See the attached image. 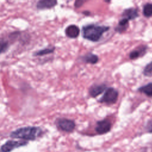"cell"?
Masks as SVG:
<instances>
[{
	"instance_id": "1",
	"label": "cell",
	"mask_w": 152,
	"mask_h": 152,
	"mask_svg": "<svg viewBox=\"0 0 152 152\" xmlns=\"http://www.w3.org/2000/svg\"><path fill=\"white\" fill-rule=\"evenodd\" d=\"M110 27L108 26L99 25L96 23H90L82 26L81 33L83 37L92 42L100 41L104 33L108 31Z\"/></svg>"
},
{
	"instance_id": "2",
	"label": "cell",
	"mask_w": 152,
	"mask_h": 152,
	"mask_svg": "<svg viewBox=\"0 0 152 152\" xmlns=\"http://www.w3.org/2000/svg\"><path fill=\"white\" fill-rule=\"evenodd\" d=\"M42 134L43 130L41 128L38 126H28L19 128L12 131L10 136L12 138H18L24 141H34L42 136Z\"/></svg>"
},
{
	"instance_id": "3",
	"label": "cell",
	"mask_w": 152,
	"mask_h": 152,
	"mask_svg": "<svg viewBox=\"0 0 152 152\" xmlns=\"http://www.w3.org/2000/svg\"><path fill=\"white\" fill-rule=\"evenodd\" d=\"M119 97V91L112 87H109L104 91L103 95L98 100V103L107 105L115 104Z\"/></svg>"
},
{
	"instance_id": "4",
	"label": "cell",
	"mask_w": 152,
	"mask_h": 152,
	"mask_svg": "<svg viewBox=\"0 0 152 152\" xmlns=\"http://www.w3.org/2000/svg\"><path fill=\"white\" fill-rule=\"evenodd\" d=\"M58 129L65 132H72L75 128L76 124L74 120L66 118H57L55 122Z\"/></svg>"
},
{
	"instance_id": "5",
	"label": "cell",
	"mask_w": 152,
	"mask_h": 152,
	"mask_svg": "<svg viewBox=\"0 0 152 152\" xmlns=\"http://www.w3.org/2000/svg\"><path fill=\"white\" fill-rule=\"evenodd\" d=\"M28 144V141L24 140H8L1 147V152H11L15 148L26 146Z\"/></svg>"
},
{
	"instance_id": "6",
	"label": "cell",
	"mask_w": 152,
	"mask_h": 152,
	"mask_svg": "<svg viewBox=\"0 0 152 152\" xmlns=\"http://www.w3.org/2000/svg\"><path fill=\"white\" fill-rule=\"evenodd\" d=\"M112 128V123L107 119L97 121L96 123L94 130L98 135H103L108 133Z\"/></svg>"
},
{
	"instance_id": "7",
	"label": "cell",
	"mask_w": 152,
	"mask_h": 152,
	"mask_svg": "<svg viewBox=\"0 0 152 152\" xmlns=\"http://www.w3.org/2000/svg\"><path fill=\"white\" fill-rule=\"evenodd\" d=\"M108 87L105 83H95L92 84L88 90V94L90 97L95 98L103 93Z\"/></svg>"
},
{
	"instance_id": "8",
	"label": "cell",
	"mask_w": 152,
	"mask_h": 152,
	"mask_svg": "<svg viewBox=\"0 0 152 152\" xmlns=\"http://www.w3.org/2000/svg\"><path fill=\"white\" fill-rule=\"evenodd\" d=\"M148 49V46L147 45H141L131 50L128 55V57L131 60H135L140 58H142L147 53Z\"/></svg>"
},
{
	"instance_id": "9",
	"label": "cell",
	"mask_w": 152,
	"mask_h": 152,
	"mask_svg": "<svg viewBox=\"0 0 152 152\" xmlns=\"http://www.w3.org/2000/svg\"><path fill=\"white\" fill-rule=\"evenodd\" d=\"M138 10L137 8L129 7L124 10L121 14V18H125L127 20L132 21L135 20L139 17Z\"/></svg>"
},
{
	"instance_id": "10",
	"label": "cell",
	"mask_w": 152,
	"mask_h": 152,
	"mask_svg": "<svg viewBox=\"0 0 152 152\" xmlns=\"http://www.w3.org/2000/svg\"><path fill=\"white\" fill-rule=\"evenodd\" d=\"M79 59L84 63L94 65L99 62V58L98 55L90 52L80 56L79 57Z\"/></svg>"
},
{
	"instance_id": "11",
	"label": "cell",
	"mask_w": 152,
	"mask_h": 152,
	"mask_svg": "<svg viewBox=\"0 0 152 152\" xmlns=\"http://www.w3.org/2000/svg\"><path fill=\"white\" fill-rule=\"evenodd\" d=\"M80 33V28L75 24H70L65 30L66 36L70 39H76L78 37Z\"/></svg>"
},
{
	"instance_id": "12",
	"label": "cell",
	"mask_w": 152,
	"mask_h": 152,
	"mask_svg": "<svg viewBox=\"0 0 152 152\" xmlns=\"http://www.w3.org/2000/svg\"><path fill=\"white\" fill-rule=\"evenodd\" d=\"M58 2L55 0H40L36 4V8L38 10L50 9L55 7Z\"/></svg>"
},
{
	"instance_id": "13",
	"label": "cell",
	"mask_w": 152,
	"mask_h": 152,
	"mask_svg": "<svg viewBox=\"0 0 152 152\" xmlns=\"http://www.w3.org/2000/svg\"><path fill=\"white\" fill-rule=\"evenodd\" d=\"M129 27V21L125 18H121L119 21L116 26L115 27L114 30L116 32L122 34L126 31L128 28Z\"/></svg>"
},
{
	"instance_id": "14",
	"label": "cell",
	"mask_w": 152,
	"mask_h": 152,
	"mask_svg": "<svg viewBox=\"0 0 152 152\" xmlns=\"http://www.w3.org/2000/svg\"><path fill=\"white\" fill-rule=\"evenodd\" d=\"M137 91L140 93L145 94L148 97H152V82L139 87Z\"/></svg>"
},
{
	"instance_id": "15",
	"label": "cell",
	"mask_w": 152,
	"mask_h": 152,
	"mask_svg": "<svg viewBox=\"0 0 152 152\" xmlns=\"http://www.w3.org/2000/svg\"><path fill=\"white\" fill-rule=\"evenodd\" d=\"M55 50V46H48V47H46L45 48H43L34 52L33 53V55L34 56H42L49 55L53 53Z\"/></svg>"
},
{
	"instance_id": "16",
	"label": "cell",
	"mask_w": 152,
	"mask_h": 152,
	"mask_svg": "<svg viewBox=\"0 0 152 152\" xmlns=\"http://www.w3.org/2000/svg\"><path fill=\"white\" fill-rule=\"evenodd\" d=\"M142 14L146 18L152 17V3H145L142 7Z\"/></svg>"
},
{
	"instance_id": "17",
	"label": "cell",
	"mask_w": 152,
	"mask_h": 152,
	"mask_svg": "<svg viewBox=\"0 0 152 152\" xmlns=\"http://www.w3.org/2000/svg\"><path fill=\"white\" fill-rule=\"evenodd\" d=\"M142 73L146 77H152V61L148 62L144 67Z\"/></svg>"
},
{
	"instance_id": "18",
	"label": "cell",
	"mask_w": 152,
	"mask_h": 152,
	"mask_svg": "<svg viewBox=\"0 0 152 152\" xmlns=\"http://www.w3.org/2000/svg\"><path fill=\"white\" fill-rule=\"evenodd\" d=\"M9 47V42L4 38H0V54L5 52L8 49Z\"/></svg>"
},
{
	"instance_id": "19",
	"label": "cell",
	"mask_w": 152,
	"mask_h": 152,
	"mask_svg": "<svg viewBox=\"0 0 152 152\" xmlns=\"http://www.w3.org/2000/svg\"><path fill=\"white\" fill-rule=\"evenodd\" d=\"M145 129L147 132L152 133V119H150L147 122Z\"/></svg>"
},
{
	"instance_id": "20",
	"label": "cell",
	"mask_w": 152,
	"mask_h": 152,
	"mask_svg": "<svg viewBox=\"0 0 152 152\" xmlns=\"http://www.w3.org/2000/svg\"><path fill=\"white\" fill-rule=\"evenodd\" d=\"M84 3V1H80V0L75 1L74 2V7L77 8H80L83 5Z\"/></svg>"
},
{
	"instance_id": "21",
	"label": "cell",
	"mask_w": 152,
	"mask_h": 152,
	"mask_svg": "<svg viewBox=\"0 0 152 152\" xmlns=\"http://www.w3.org/2000/svg\"><path fill=\"white\" fill-rule=\"evenodd\" d=\"M83 14L84 15H85L88 16V15H90V11H87V10H86V11H83Z\"/></svg>"
},
{
	"instance_id": "22",
	"label": "cell",
	"mask_w": 152,
	"mask_h": 152,
	"mask_svg": "<svg viewBox=\"0 0 152 152\" xmlns=\"http://www.w3.org/2000/svg\"><path fill=\"white\" fill-rule=\"evenodd\" d=\"M0 152H1V150H0Z\"/></svg>"
}]
</instances>
